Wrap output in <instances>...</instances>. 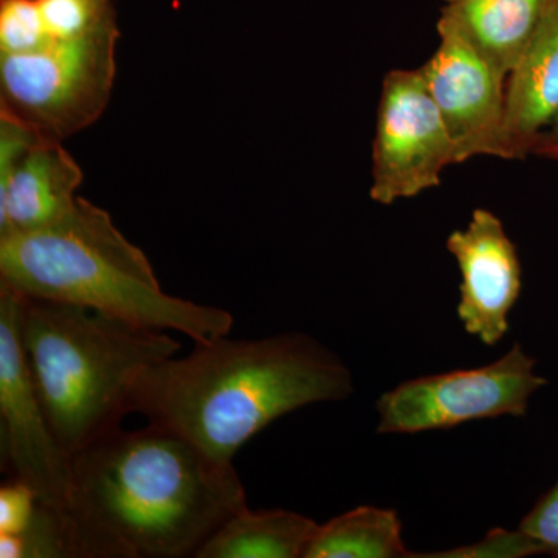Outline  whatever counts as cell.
Segmentation results:
<instances>
[{
  "instance_id": "obj_19",
  "label": "cell",
  "mask_w": 558,
  "mask_h": 558,
  "mask_svg": "<svg viewBox=\"0 0 558 558\" xmlns=\"http://www.w3.org/2000/svg\"><path fill=\"white\" fill-rule=\"evenodd\" d=\"M545 553L534 538L519 531L495 527L480 542L440 553L416 554L413 558H523Z\"/></svg>"
},
{
  "instance_id": "obj_7",
  "label": "cell",
  "mask_w": 558,
  "mask_h": 558,
  "mask_svg": "<svg viewBox=\"0 0 558 558\" xmlns=\"http://www.w3.org/2000/svg\"><path fill=\"white\" fill-rule=\"evenodd\" d=\"M21 315V296L0 286L2 469L9 478L31 487L40 505L61 517L68 531L72 457L58 442L33 387L22 344Z\"/></svg>"
},
{
  "instance_id": "obj_22",
  "label": "cell",
  "mask_w": 558,
  "mask_h": 558,
  "mask_svg": "<svg viewBox=\"0 0 558 558\" xmlns=\"http://www.w3.org/2000/svg\"><path fill=\"white\" fill-rule=\"evenodd\" d=\"M531 154L546 159L558 160V119L535 140Z\"/></svg>"
},
{
  "instance_id": "obj_4",
  "label": "cell",
  "mask_w": 558,
  "mask_h": 558,
  "mask_svg": "<svg viewBox=\"0 0 558 558\" xmlns=\"http://www.w3.org/2000/svg\"><path fill=\"white\" fill-rule=\"evenodd\" d=\"M21 299L32 384L70 457L120 427L138 377L182 349L165 330L75 304Z\"/></svg>"
},
{
  "instance_id": "obj_1",
  "label": "cell",
  "mask_w": 558,
  "mask_h": 558,
  "mask_svg": "<svg viewBox=\"0 0 558 558\" xmlns=\"http://www.w3.org/2000/svg\"><path fill=\"white\" fill-rule=\"evenodd\" d=\"M70 558H185L247 508L231 464L148 424L110 429L72 457Z\"/></svg>"
},
{
  "instance_id": "obj_5",
  "label": "cell",
  "mask_w": 558,
  "mask_h": 558,
  "mask_svg": "<svg viewBox=\"0 0 558 558\" xmlns=\"http://www.w3.org/2000/svg\"><path fill=\"white\" fill-rule=\"evenodd\" d=\"M119 36L110 17L84 35L44 38L35 49L0 54V113L53 140L90 126L109 102Z\"/></svg>"
},
{
  "instance_id": "obj_2",
  "label": "cell",
  "mask_w": 558,
  "mask_h": 558,
  "mask_svg": "<svg viewBox=\"0 0 558 558\" xmlns=\"http://www.w3.org/2000/svg\"><path fill=\"white\" fill-rule=\"evenodd\" d=\"M354 392L343 360L303 332L258 340L197 341L185 357L150 366L135 381L130 414L171 429L215 461L234 454L271 422Z\"/></svg>"
},
{
  "instance_id": "obj_21",
  "label": "cell",
  "mask_w": 558,
  "mask_h": 558,
  "mask_svg": "<svg viewBox=\"0 0 558 558\" xmlns=\"http://www.w3.org/2000/svg\"><path fill=\"white\" fill-rule=\"evenodd\" d=\"M520 529L539 543L545 553L558 556V483L521 521Z\"/></svg>"
},
{
  "instance_id": "obj_14",
  "label": "cell",
  "mask_w": 558,
  "mask_h": 558,
  "mask_svg": "<svg viewBox=\"0 0 558 558\" xmlns=\"http://www.w3.org/2000/svg\"><path fill=\"white\" fill-rule=\"evenodd\" d=\"M318 524L292 510L234 513L194 558H304Z\"/></svg>"
},
{
  "instance_id": "obj_17",
  "label": "cell",
  "mask_w": 558,
  "mask_h": 558,
  "mask_svg": "<svg viewBox=\"0 0 558 558\" xmlns=\"http://www.w3.org/2000/svg\"><path fill=\"white\" fill-rule=\"evenodd\" d=\"M44 38H73L116 17L109 0H36Z\"/></svg>"
},
{
  "instance_id": "obj_12",
  "label": "cell",
  "mask_w": 558,
  "mask_h": 558,
  "mask_svg": "<svg viewBox=\"0 0 558 558\" xmlns=\"http://www.w3.org/2000/svg\"><path fill=\"white\" fill-rule=\"evenodd\" d=\"M558 119V0L550 7L506 86L508 159L531 154Z\"/></svg>"
},
{
  "instance_id": "obj_10",
  "label": "cell",
  "mask_w": 558,
  "mask_h": 558,
  "mask_svg": "<svg viewBox=\"0 0 558 558\" xmlns=\"http://www.w3.org/2000/svg\"><path fill=\"white\" fill-rule=\"evenodd\" d=\"M83 171L61 145L0 113V238L44 229L75 207Z\"/></svg>"
},
{
  "instance_id": "obj_18",
  "label": "cell",
  "mask_w": 558,
  "mask_h": 558,
  "mask_svg": "<svg viewBox=\"0 0 558 558\" xmlns=\"http://www.w3.org/2000/svg\"><path fill=\"white\" fill-rule=\"evenodd\" d=\"M44 39L36 0H2L0 7V54L35 49Z\"/></svg>"
},
{
  "instance_id": "obj_11",
  "label": "cell",
  "mask_w": 558,
  "mask_h": 558,
  "mask_svg": "<svg viewBox=\"0 0 558 558\" xmlns=\"http://www.w3.org/2000/svg\"><path fill=\"white\" fill-rule=\"evenodd\" d=\"M447 250L461 271L458 318L465 332L495 347L509 330V314L521 292L515 245L492 211H473L469 226L454 230Z\"/></svg>"
},
{
  "instance_id": "obj_13",
  "label": "cell",
  "mask_w": 558,
  "mask_h": 558,
  "mask_svg": "<svg viewBox=\"0 0 558 558\" xmlns=\"http://www.w3.org/2000/svg\"><path fill=\"white\" fill-rule=\"evenodd\" d=\"M557 0H457L438 24L462 36L483 60L509 78Z\"/></svg>"
},
{
  "instance_id": "obj_3",
  "label": "cell",
  "mask_w": 558,
  "mask_h": 558,
  "mask_svg": "<svg viewBox=\"0 0 558 558\" xmlns=\"http://www.w3.org/2000/svg\"><path fill=\"white\" fill-rule=\"evenodd\" d=\"M0 286L24 299L57 301L197 341L229 336L233 315L168 295L149 259L108 211L78 197L44 229L0 238Z\"/></svg>"
},
{
  "instance_id": "obj_8",
  "label": "cell",
  "mask_w": 558,
  "mask_h": 558,
  "mask_svg": "<svg viewBox=\"0 0 558 558\" xmlns=\"http://www.w3.org/2000/svg\"><path fill=\"white\" fill-rule=\"evenodd\" d=\"M450 165L453 142L424 70H391L377 112L371 199L391 205L435 189Z\"/></svg>"
},
{
  "instance_id": "obj_9",
  "label": "cell",
  "mask_w": 558,
  "mask_h": 558,
  "mask_svg": "<svg viewBox=\"0 0 558 558\" xmlns=\"http://www.w3.org/2000/svg\"><path fill=\"white\" fill-rule=\"evenodd\" d=\"M438 50L422 70L449 130L457 165L475 156L508 159V78L447 25L438 24Z\"/></svg>"
},
{
  "instance_id": "obj_23",
  "label": "cell",
  "mask_w": 558,
  "mask_h": 558,
  "mask_svg": "<svg viewBox=\"0 0 558 558\" xmlns=\"http://www.w3.org/2000/svg\"><path fill=\"white\" fill-rule=\"evenodd\" d=\"M457 2V0H446V3Z\"/></svg>"
},
{
  "instance_id": "obj_15",
  "label": "cell",
  "mask_w": 558,
  "mask_h": 558,
  "mask_svg": "<svg viewBox=\"0 0 558 558\" xmlns=\"http://www.w3.org/2000/svg\"><path fill=\"white\" fill-rule=\"evenodd\" d=\"M392 509L359 506L318 524L304 558H413Z\"/></svg>"
},
{
  "instance_id": "obj_16",
  "label": "cell",
  "mask_w": 558,
  "mask_h": 558,
  "mask_svg": "<svg viewBox=\"0 0 558 558\" xmlns=\"http://www.w3.org/2000/svg\"><path fill=\"white\" fill-rule=\"evenodd\" d=\"M2 558H70L68 531L61 517L38 506L35 519L17 534H0Z\"/></svg>"
},
{
  "instance_id": "obj_20",
  "label": "cell",
  "mask_w": 558,
  "mask_h": 558,
  "mask_svg": "<svg viewBox=\"0 0 558 558\" xmlns=\"http://www.w3.org/2000/svg\"><path fill=\"white\" fill-rule=\"evenodd\" d=\"M39 501L32 488L16 480L0 487V534H17L35 519Z\"/></svg>"
},
{
  "instance_id": "obj_6",
  "label": "cell",
  "mask_w": 558,
  "mask_h": 558,
  "mask_svg": "<svg viewBox=\"0 0 558 558\" xmlns=\"http://www.w3.org/2000/svg\"><path fill=\"white\" fill-rule=\"evenodd\" d=\"M548 384L520 343L497 362L473 369L417 377L377 400L380 435H416L465 422L523 417L532 396Z\"/></svg>"
}]
</instances>
